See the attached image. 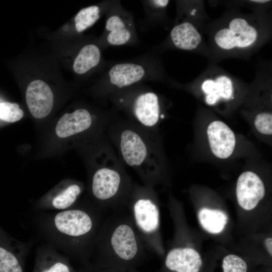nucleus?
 Returning <instances> with one entry per match:
<instances>
[{"instance_id": "f257e3e1", "label": "nucleus", "mask_w": 272, "mask_h": 272, "mask_svg": "<svg viewBox=\"0 0 272 272\" xmlns=\"http://www.w3.org/2000/svg\"><path fill=\"white\" fill-rule=\"evenodd\" d=\"M103 214L92 202L77 203L63 211L41 212L35 223L44 243L69 258L86 262L91 258Z\"/></svg>"}, {"instance_id": "f03ea898", "label": "nucleus", "mask_w": 272, "mask_h": 272, "mask_svg": "<svg viewBox=\"0 0 272 272\" xmlns=\"http://www.w3.org/2000/svg\"><path fill=\"white\" fill-rule=\"evenodd\" d=\"M107 136L116 147L120 161L133 169L144 185L152 188L162 165L153 131L130 120L113 119L107 127Z\"/></svg>"}, {"instance_id": "7ed1b4c3", "label": "nucleus", "mask_w": 272, "mask_h": 272, "mask_svg": "<svg viewBox=\"0 0 272 272\" xmlns=\"http://www.w3.org/2000/svg\"><path fill=\"white\" fill-rule=\"evenodd\" d=\"M125 208L104 218L95 237L91 257L129 263L147 250Z\"/></svg>"}, {"instance_id": "20e7f679", "label": "nucleus", "mask_w": 272, "mask_h": 272, "mask_svg": "<svg viewBox=\"0 0 272 272\" xmlns=\"http://www.w3.org/2000/svg\"><path fill=\"white\" fill-rule=\"evenodd\" d=\"M133 186L132 180L107 137L102 147L101 163L94 171L91 180L92 203L104 211L124 208Z\"/></svg>"}, {"instance_id": "39448f33", "label": "nucleus", "mask_w": 272, "mask_h": 272, "mask_svg": "<svg viewBox=\"0 0 272 272\" xmlns=\"http://www.w3.org/2000/svg\"><path fill=\"white\" fill-rule=\"evenodd\" d=\"M126 207L147 250L154 248L155 235L159 227L160 213L152 188L133 184Z\"/></svg>"}, {"instance_id": "423d86ee", "label": "nucleus", "mask_w": 272, "mask_h": 272, "mask_svg": "<svg viewBox=\"0 0 272 272\" xmlns=\"http://www.w3.org/2000/svg\"><path fill=\"white\" fill-rule=\"evenodd\" d=\"M256 29L242 18L232 19L226 27L220 29L215 35L217 45L224 50L245 48L257 40Z\"/></svg>"}, {"instance_id": "0eeeda50", "label": "nucleus", "mask_w": 272, "mask_h": 272, "mask_svg": "<svg viewBox=\"0 0 272 272\" xmlns=\"http://www.w3.org/2000/svg\"><path fill=\"white\" fill-rule=\"evenodd\" d=\"M33 243L13 238L0 227V272H25V261Z\"/></svg>"}, {"instance_id": "6e6552de", "label": "nucleus", "mask_w": 272, "mask_h": 272, "mask_svg": "<svg viewBox=\"0 0 272 272\" xmlns=\"http://www.w3.org/2000/svg\"><path fill=\"white\" fill-rule=\"evenodd\" d=\"M128 112L132 121L153 130L164 114H160V106L157 95L151 91L138 93L129 101Z\"/></svg>"}, {"instance_id": "1a4fd4ad", "label": "nucleus", "mask_w": 272, "mask_h": 272, "mask_svg": "<svg viewBox=\"0 0 272 272\" xmlns=\"http://www.w3.org/2000/svg\"><path fill=\"white\" fill-rule=\"evenodd\" d=\"M265 187L260 177L252 171H245L238 177L236 196L238 203L244 210L250 211L257 205L265 194Z\"/></svg>"}, {"instance_id": "9d476101", "label": "nucleus", "mask_w": 272, "mask_h": 272, "mask_svg": "<svg viewBox=\"0 0 272 272\" xmlns=\"http://www.w3.org/2000/svg\"><path fill=\"white\" fill-rule=\"evenodd\" d=\"M53 94L44 81L36 80L28 85L26 91V101L32 115L43 118L51 112L53 105Z\"/></svg>"}, {"instance_id": "9b49d317", "label": "nucleus", "mask_w": 272, "mask_h": 272, "mask_svg": "<svg viewBox=\"0 0 272 272\" xmlns=\"http://www.w3.org/2000/svg\"><path fill=\"white\" fill-rule=\"evenodd\" d=\"M61 189L39 200L34 210L38 212L60 211L75 206L83 191L80 183H70Z\"/></svg>"}, {"instance_id": "f8f14e48", "label": "nucleus", "mask_w": 272, "mask_h": 272, "mask_svg": "<svg viewBox=\"0 0 272 272\" xmlns=\"http://www.w3.org/2000/svg\"><path fill=\"white\" fill-rule=\"evenodd\" d=\"M207 136L211 150L220 159H227L233 153L236 144L235 134L224 122L215 120L208 125Z\"/></svg>"}, {"instance_id": "ddd939ff", "label": "nucleus", "mask_w": 272, "mask_h": 272, "mask_svg": "<svg viewBox=\"0 0 272 272\" xmlns=\"http://www.w3.org/2000/svg\"><path fill=\"white\" fill-rule=\"evenodd\" d=\"M32 272H75L69 258L48 244L37 247Z\"/></svg>"}, {"instance_id": "4468645a", "label": "nucleus", "mask_w": 272, "mask_h": 272, "mask_svg": "<svg viewBox=\"0 0 272 272\" xmlns=\"http://www.w3.org/2000/svg\"><path fill=\"white\" fill-rule=\"evenodd\" d=\"M96 119V116L84 108L66 113L57 122L56 134L59 138H65L83 133L91 128Z\"/></svg>"}, {"instance_id": "2eb2a0df", "label": "nucleus", "mask_w": 272, "mask_h": 272, "mask_svg": "<svg viewBox=\"0 0 272 272\" xmlns=\"http://www.w3.org/2000/svg\"><path fill=\"white\" fill-rule=\"evenodd\" d=\"M165 265L175 272H199L202 265L199 254L189 247H175L167 253Z\"/></svg>"}, {"instance_id": "dca6fc26", "label": "nucleus", "mask_w": 272, "mask_h": 272, "mask_svg": "<svg viewBox=\"0 0 272 272\" xmlns=\"http://www.w3.org/2000/svg\"><path fill=\"white\" fill-rule=\"evenodd\" d=\"M146 74V69L142 65L127 62L115 64L109 70L108 75L110 85L115 89H121L141 81Z\"/></svg>"}, {"instance_id": "f3484780", "label": "nucleus", "mask_w": 272, "mask_h": 272, "mask_svg": "<svg viewBox=\"0 0 272 272\" xmlns=\"http://www.w3.org/2000/svg\"><path fill=\"white\" fill-rule=\"evenodd\" d=\"M201 89L206 95V102L210 105H213L221 100L233 98L232 82L230 78L225 75L205 80L202 83Z\"/></svg>"}, {"instance_id": "a211bd4d", "label": "nucleus", "mask_w": 272, "mask_h": 272, "mask_svg": "<svg viewBox=\"0 0 272 272\" xmlns=\"http://www.w3.org/2000/svg\"><path fill=\"white\" fill-rule=\"evenodd\" d=\"M170 37L178 48L191 50L197 47L201 41V36L195 27L190 23L183 22L172 29Z\"/></svg>"}, {"instance_id": "6ab92c4d", "label": "nucleus", "mask_w": 272, "mask_h": 272, "mask_svg": "<svg viewBox=\"0 0 272 272\" xmlns=\"http://www.w3.org/2000/svg\"><path fill=\"white\" fill-rule=\"evenodd\" d=\"M105 29L108 32L107 42L113 45H122L129 41L131 33L124 21L117 15H113L107 20Z\"/></svg>"}, {"instance_id": "aec40b11", "label": "nucleus", "mask_w": 272, "mask_h": 272, "mask_svg": "<svg viewBox=\"0 0 272 272\" xmlns=\"http://www.w3.org/2000/svg\"><path fill=\"white\" fill-rule=\"evenodd\" d=\"M100 58L101 52L98 46L92 44L85 45L75 58L73 70L77 74H85L97 65Z\"/></svg>"}, {"instance_id": "412c9836", "label": "nucleus", "mask_w": 272, "mask_h": 272, "mask_svg": "<svg viewBox=\"0 0 272 272\" xmlns=\"http://www.w3.org/2000/svg\"><path fill=\"white\" fill-rule=\"evenodd\" d=\"M198 218L202 227L213 234L221 232L227 224L228 217L221 210L201 209L198 213Z\"/></svg>"}, {"instance_id": "4be33fe9", "label": "nucleus", "mask_w": 272, "mask_h": 272, "mask_svg": "<svg viewBox=\"0 0 272 272\" xmlns=\"http://www.w3.org/2000/svg\"><path fill=\"white\" fill-rule=\"evenodd\" d=\"M100 8L92 6L80 10L75 18V27L81 32L93 25L100 17Z\"/></svg>"}, {"instance_id": "5701e85b", "label": "nucleus", "mask_w": 272, "mask_h": 272, "mask_svg": "<svg viewBox=\"0 0 272 272\" xmlns=\"http://www.w3.org/2000/svg\"><path fill=\"white\" fill-rule=\"evenodd\" d=\"M24 112L17 103L10 102L0 103V119L8 122L20 120Z\"/></svg>"}, {"instance_id": "b1692460", "label": "nucleus", "mask_w": 272, "mask_h": 272, "mask_svg": "<svg viewBox=\"0 0 272 272\" xmlns=\"http://www.w3.org/2000/svg\"><path fill=\"white\" fill-rule=\"evenodd\" d=\"M222 267L223 272H247V270L245 261L234 254L228 255L224 258Z\"/></svg>"}, {"instance_id": "393cba45", "label": "nucleus", "mask_w": 272, "mask_h": 272, "mask_svg": "<svg viewBox=\"0 0 272 272\" xmlns=\"http://www.w3.org/2000/svg\"><path fill=\"white\" fill-rule=\"evenodd\" d=\"M254 125L260 133L271 135L272 133V115L269 112H261L255 118Z\"/></svg>"}, {"instance_id": "a878e982", "label": "nucleus", "mask_w": 272, "mask_h": 272, "mask_svg": "<svg viewBox=\"0 0 272 272\" xmlns=\"http://www.w3.org/2000/svg\"><path fill=\"white\" fill-rule=\"evenodd\" d=\"M152 2L157 7L164 8L168 4L169 1L167 0H156L152 1Z\"/></svg>"}, {"instance_id": "bb28decb", "label": "nucleus", "mask_w": 272, "mask_h": 272, "mask_svg": "<svg viewBox=\"0 0 272 272\" xmlns=\"http://www.w3.org/2000/svg\"><path fill=\"white\" fill-rule=\"evenodd\" d=\"M265 245L269 253L272 255V238H267L265 240Z\"/></svg>"}, {"instance_id": "cd10ccee", "label": "nucleus", "mask_w": 272, "mask_h": 272, "mask_svg": "<svg viewBox=\"0 0 272 272\" xmlns=\"http://www.w3.org/2000/svg\"><path fill=\"white\" fill-rule=\"evenodd\" d=\"M251 2H255V3H266V2H269V1H251Z\"/></svg>"}]
</instances>
